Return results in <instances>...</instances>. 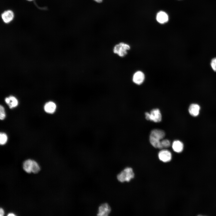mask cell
I'll use <instances>...</instances> for the list:
<instances>
[{"label": "cell", "mask_w": 216, "mask_h": 216, "mask_svg": "<svg viewBox=\"0 0 216 216\" xmlns=\"http://www.w3.org/2000/svg\"><path fill=\"white\" fill-rule=\"evenodd\" d=\"M28 0V1H32V0Z\"/></svg>", "instance_id": "cb8c5ba5"}, {"label": "cell", "mask_w": 216, "mask_h": 216, "mask_svg": "<svg viewBox=\"0 0 216 216\" xmlns=\"http://www.w3.org/2000/svg\"><path fill=\"white\" fill-rule=\"evenodd\" d=\"M134 175L132 169L131 168L127 167L117 175V178L118 181L122 182H128L134 178Z\"/></svg>", "instance_id": "3957f363"}, {"label": "cell", "mask_w": 216, "mask_h": 216, "mask_svg": "<svg viewBox=\"0 0 216 216\" xmlns=\"http://www.w3.org/2000/svg\"><path fill=\"white\" fill-rule=\"evenodd\" d=\"M159 159L164 162H167L170 161L172 158V154L171 152L166 150H163L160 151L158 154Z\"/></svg>", "instance_id": "8992f818"}, {"label": "cell", "mask_w": 216, "mask_h": 216, "mask_svg": "<svg viewBox=\"0 0 216 216\" xmlns=\"http://www.w3.org/2000/svg\"><path fill=\"white\" fill-rule=\"evenodd\" d=\"M56 109V104L53 102L50 101L46 103L44 106L45 111L49 113H53Z\"/></svg>", "instance_id": "8fae6325"}, {"label": "cell", "mask_w": 216, "mask_h": 216, "mask_svg": "<svg viewBox=\"0 0 216 216\" xmlns=\"http://www.w3.org/2000/svg\"><path fill=\"white\" fill-rule=\"evenodd\" d=\"M156 20L159 23L161 24L165 23L168 20V16L167 14L163 11L158 12L156 16Z\"/></svg>", "instance_id": "9c48e42d"}, {"label": "cell", "mask_w": 216, "mask_h": 216, "mask_svg": "<svg viewBox=\"0 0 216 216\" xmlns=\"http://www.w3.org/2000/svg\"><path fill=\"white\" fill-rule=\"evenodd\" d=\"M210 66L212 70L216 72V57L212 59L210 62Z\"/></svg>", "instance_id": "d6986e66"}, {"label": "cell", "mask_w": 216, "mask_h": 216, "mask_svg": "<svg viewBox=\"0 0 216 216\" xmlns=\"http://www.w3.org/2000/svg\"><path fill=\"white\" fill-rule=\"evenodd\" d=\"M10 99V102L8 104L10 108L16 106L18 104V101L16 98L13 96H10L9 97Z\"/></svg>", "instance_id": "5bb4252c"}, {"label": "cell", "mask_w": 216, "mask_h": 216, "mask_svg": "<svg viewBox=\"0 0 216 216\" xmlns=\"http://www.w3.org/2000/svg\"><path fill=\"white\" fill-rule=\"evenodd\" d=\"M200 109V106L197 104H192L188 109V111L190 115L193 116H197L199 113Z\"/></svg>", "instance_id": "30bf717a"}, {"label": "cell", "mask_w": 216, "mask_h": 216, "mask_svg": "<svg viewBox=\"0 0 216 216\" xmlns=\"http://www.w3.org/2000/svg\"><path fill=\"white\" fill-rule=\"evenodd\" d=\"M130 49V46L128 44L122 42L114 46L112 49V51L115 54L119 57H123L127 54L128 51Z\"/></svg>", "instance_id": "7a4b0ae2"}, {"label": "cell", "mask_w": 216, "mask_h": 216, "mask_svg": "<svg viewBox=\"0 0 216 216\" xmlns=\"http://www.w3.org/2000/svg\"><path fill=\"white\" fill-rule=\"evenodd\" d=\"M145 79V75L141 71L136 72L133 75V82L137 85L142 84Z\"/></svg>", "instance_id": "52a82bcc"}, {"label": "cell", "mask_w": 216, "mask_h": 216, "mask_svg": "<svg viewBox=\"0 0 216 216\" xmlns=\"http://www.w3.org/2000/svg\"><path fill=\"white\" fill-rule=\"evenodd\" d=\"M0 118L1 120H3L5 117L6 114L4 109L3 106L2 105L0 106Z\"/></svg>", "instance_id": "ac0fdd59"}, {"label": "cell", "mask_w": 216, "mask_h": 216, "mask_svg": "<svg viewBox=\"0 0 216 216\" xmlns=\"http://www.w3.org/2000/svg\"><path fill=\"white\" fill-rule=\"evenodd\" d=\"M164 132L162 130L154 129L151 132L149 136V141L151 144L156 148L162 149L161 141L165 136Z\"/></svg>", "instance_id": "6da1fadb"}, {"label": "cell", "mask_w": 216, "mask_h": 216, "mask_svg": "<svg viewBox=\"0 0 216 216\" xmlns=\"http://www.w3.org/2000/svg\"><path fill=\"white\" fill-rule=\"evenodd\" d=\"M8 216H15V215L12 213H10L8 214Z\"/></svg>", "instance_id": "603a6c76"}, {"label": "cell", "mask_w": 216, "mask_h": 216, "mask_svg": "<svg viewBox=\"0 0 216 216\" xmlns=\"http://www.w3.org/2000/svg\"><path fill=\"white\" fill-rule=\"evenodd\" d=\"M161 143L163 148H168L170 145V142L167 139H162L161 141Z\"/></svg>", "instance_id": "e0dca14e"}, {"label": "cell", "mask_w": 216, "mask_h": 216, "mask_svg": "<svg viewBox=\"0 0 216 216\" xmlns=\"http://www.w3.org/2000/svg\"><path fill=\"white\" fill-rule=\"evenodd\" d=\"M8 140V137L7 135L4 133H1L0 134V143L1 145H3L5 144Z\"/></svg>", "instance_id": "2e32d148"}, {"label": "cell", "mask_w": 216, "mask_h": 216, "mask_svg": "<svg viewBox=\"0 0 216 216\" xmlns=\"http://www.w3.org/2000/svg\"><path fill=\"white\" fill-rule=\"evenodd\" d=\"M4 214V211L2 208H1L0 209V216H3Z\"/></svg>", "instance_id": "ffe728a7"}, {"label": "cell", "mask_w": 216, "mask_h": 216, "mask_svg": "<svg viewBox=\"0 0 216 216\" xmlns=\"http://www.w3.org/2000/svg\"><path fill=\"white\" fill-rule=\"evenodd\" d=\"M146 118L148 120L155 122H159L162 119V116L160 111L158 109H154L150 113H145Z\"/></svg>", "instance_id": "277c9868"}, {"label": "cell", "mask_w": 216, "mask_h": 216, "mask_svg": "<svg viewBox=\"0 0 216 216\" xmlns=\"http://www.w3.org/2000/svg\"><path fill=\"white\" fill-rule=\"evenodd\" d=\"M5 101L6 103L8 104L10 102V99L9 98H7L5 99Z\"/></svg>", "instance_id": "44dd1931"}, {"label": "cell", "mask_w": 216, "mask_h": 216, "mask_svg": "<svg viewBox=\"0 0 216 216\" xmlns=\"http://www.w3.org/2000/svg\"><path fill=\"white\" fill-rule=\"evenodd\" d=\"M33 160L28 159L25 161L23 165L24 170L27 172L30 173L32 172V167Z\"/></svg>", "instance_id": "4fadbf2b"}, {"label": "cell", "mask_w": 216, "mask_h": 216, "mask_svg": "<svg viewBox=\"0 0 216 216\" xmlns=\"http://www.w3.org/2000/svg\"><path fill=\"white\" fill-rule=\"evenodd\" d=\"M14 17L13 12L10 10L4 11L2 15V17L3 21L6 23H8L11 21Z\"/></svg>", "instance_id": "ba28073f"}, {"label": "cell", "mask_w": 216, "mask_h": 216, "mask_svg": "<svg viewBox=\"0 0 216 216\" xmlns=\"http://www.w3.org/2000/svg\"><path fill=\"white\" fill-rule=\"evenodd\" d=\"M111 212V208L107 203H104L100 205L98 208L97 215L100 216H107Z\"/></svg>", "instance_id": "5b68a950"}, {"label": "cell", "mask_w": 216, "mask_h": 216, "mask_svg": "<svg viewBox=\"0 0 216 216\" xmlns=\"http://www.w3.org/2000/svg\"><path fill=\"white\" fill-rule=\"evenodd\" d=\"M40 170V167L37 163L34 160H33L32 167V172L34 173H36Z\"/></svg>", "instance_id": "9a60e30c"}, {"label": "cell", "mask_w": 216, "mask_h": 216, "mask_svg": "<svg viewBox=\"0 0 216 216\" xmlns=\"http://www.w3.org/2000/svg\"><path fill=\"white\" fill-rule=\"evenodd\" d=\"M183 144L180 141L178 140L174 141L172 145V149L175 152L180 153L182 152L183 149Z\"/></svg>", "instance_id": "7c38bea8"}, {"label": "cell", "mask_w": 216, "mask_h": 216, "mask_svg": "<svg viewBox=\"0 0 216 216\" xmlns=\"http://www.w3.org/2000/svg\"><path fill=\"white\" fill-rule=\"evenodd\" d=\"M94 0L95 2L98 3H101L103 1V0Z\"/></svg>", "instance_id": "7402d4cb"}]
</instances>
